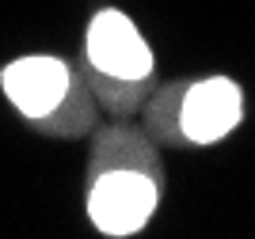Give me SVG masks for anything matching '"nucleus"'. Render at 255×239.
Returning a JSON list of instances; mask_svg holds the SVG:
<instances>
[{
  "label": "nucleus",
  "instance_id": "f257e3e1",
  "mask_svg": "<svg viewBox=\"0 0 255 239\" xmlns=\"http://www.w3.org/2000/svg\"><path fill=\"white\" fill-rule=\"evenodd\" d=\"M168 190L164 148L137 118H103L84 171V217L107 239H129L156 220Z\"/></svg>",
  "mask_w": 255,
  "mask_h": 239
},
{
  "label": "nucleus",
  "instance_id": "f03ea898",
  "mask_svg": "<svg viewBox=\"0 0 255 239\" xmlns=\"http://www.w3.org/2000/svg\"><path fill=\"white\" fill-rule=\"evenodd\" d=\"M76 69L103 118H137L160 83L156 50L122 8H99L88 15Z\"/></svg>",
  "mask_w": 255,
  "mask_h": 239
},
{
  "label": "nucleus",
  "instance_id": "7ed1b4c3",
  "mask_svg": "<svg viewBox=\"0 0 255 239\" xmlns=\"http://www.w3.org/2000/svg\"><path fill=\"white\" fill-rule=\"evenodd\" d=\"M248 118V95L229 73H198L156 83L137 122L160 148H213L233 137Z\"/></svg>",
  "mask_w": 255,
  "mask_h": 239
},
{
  "label": "nucleus",
  "instance_id": "20e7f679",
  "mask_svg": "<svg viewBox=\"0 0 255 239\" xmlns=\"http://www.w3.org/2000/svg\"><path fill=\"white\" fill-rule=\"evenodd\" d=\"M0 91L23 122L50 141H84L103 110L73 61L57 53H23L0 69Z\"/></svg>",
  "mask_w": 255,
  "mask_h": 239
}]
</instances>
